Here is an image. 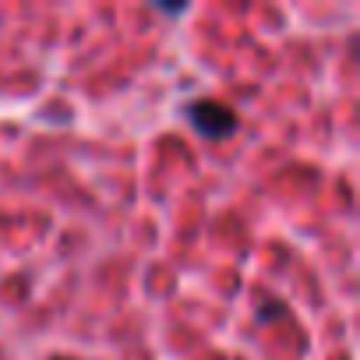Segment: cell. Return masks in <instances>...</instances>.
I'll return each mask as SVG.
<instances>
[{"label": "cell", "instance_id": "6da1fadb", "mask_svg": "<svg viewBox=\"0 0 360 360\" xmlns=\"http://www.w3.org/2000/svg\"><path fill=\"white\" fill-rule=\"evenodd\" d=\"M188 120L191 127L209 138V141H223L237 131V113L226 106V103H216V99H198L191 110H188Z\"/></svg>", "mask_w": 360, "mask_h": 360}]
</instances>
